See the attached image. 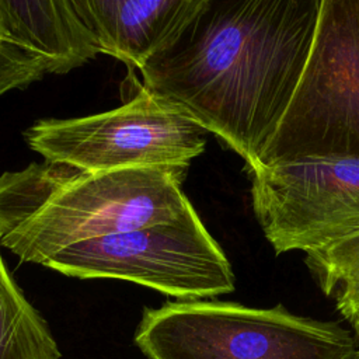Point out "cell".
<instances>
[{"instance_id": "1", "label": "cell", "mask_w": 359, "mask_h": 359, "mask_svg": "<svg viewBox=\"0 0 359 359\" xmlns=\"http://www.w3.org/2000/svg\"><path fill=\"white\" fill-rule=\"evenodd\" d=\"M321 0H205L139 72L254 171L304 70Z\"/></svg>"}, {"instance_id": "2", "label": "cell", "mask_w": 359, "mask_h": 359, "mask_svg": "<svg viewBox=\"0 0 359 359\" xmlns=\"http://www.w3.org/2000/svg\"><path fill=\"white\" fill-rule=\"evenodd\" d=\"M187 170L88 171L32 163L0 175V244L22 262L45 265L81 241L170 222L194 209Z\"/></svg>"}, {"instance_id": "3", "label": "cell", "mask_w": 359, "mask_h": 359, "mask_svg": "<svg viewBox=\"0 0 359 359\" xmlns=\"http://www.w3.org/2000/svg\"><path fill=\"white\" fill-rule=\"evenodd\" d=\"M135 344L147 359H352L355 339L335 321L233 302L146 307Z\"/></svg>"}, {"instance_id": "4", "label": "cell", "mask_w": 359, "mask_h": 359, "mask_svg": "<svg viewBox=\"0 0 359 359\" xmlns=\"http://www.w3.org/2000/svg\"><path fill=\"white\" fill-rule=\"evenodd\" d=\"M307 158H359V0H321L307 63L258 167Z\"/></svg>"}, {"instance_id": "5", "label": "cell", "mask_w": 359, "mask_h": 359, "mask_svg": "<svg viewBox=\"0 0 359 359\" xmlns=\"http://www.w3.org/2000/svg\"><path fill=\"white\" fill-rule=\"evenodd\" d=\"M206 133L181 108L139 86L118 108L83 118L41 119L24 137L45 161L88 171L188 170L203 153Z\"/></svg>"}, {"instance_id": "6", "label": "cell", "mask_w": 359, "mask_h": 359, "mask_svg": "<svg viewBox=\"0 0 359 359\" xmlns=\"http://www.w3.org/2000/svg\"><path fill=\"white\" fill-rule=\"evenodd\" d=\"M45 266L81 279L133 282L180 302L234 290L231 265L195 209L170 222L77 243Z\"/></svg>"}, {"instance_id": "7", "label": "cell", "mask_w": 359, "mask_h": 359, "mask_svg": "<svg viewBox=\"0 0 359 359\" xmlns=\"http://www.w3.org/2000/svg\"><path fill=\"white\" fill-rule=\"evenodd\" d=\"M251 199L275 254L313 251L359 230V158H307L255 168Z\"/></svg>"}, {"instance_id": "8", "label": "cell", "mask_w": 359, "mask_h": 359, "mask_svg": "<svg viewBox=\"0 0 359 359\" xmlns=\"http://www.w3.org/2000/svg\"><path fill=\"white\" fill-rule=\"evenodd\" d=\"M100 53L140 70L201 11L205 0H72Z\"/></svg>"}, {"instance_id": "9", "label": "cell", "mask_w": 359, "mask_h": 359, "mask_svg": "<svg viewBox=\"0 0 359 359\" xmlns=\"http://www.w3.org/2000/svg\"><path fill=\"white\" fill-rule=\"evenodd\" d=\"M0 42L39 57L52 74H65L100 53L72 0H0Z\"/></svg>"}, {"instance_id": "10", "label": "cell", "mask_w": 359, "mask_h": 359, "mask_svg": "<svg viewBox=\"0 0 359 359\" xmlns=\"http://www.w3.org/2000/svg\"><path fill=\"white\" fill-rule=\"evenodd\" d=\"M60 358L46 321L17 286L0 254V359Z\"/></svg>"}, {"instance_id": "11", "label": "cell", "mask_w": 359, "mask_h": 359, "mask_svg": "<svg viewBox=\"0 0 359 359\" xmlns=\"http://www.w3.org/2000/svg\"><path fill=\"white\" fill-rule=\"evenodd\" d=\"M304 264L317 286L335 302L341 317L359 337V230L306 252Z\"/></svg>"}, {"instance_id": "12", "label": "cell", "mask_w": 359, "mask_h": 359, "mask_svg": "<svg viewBox=\"0 0 359 359\" xmlns=\"http://www.w3.org/2000/svg\"><path fill=\"white\" fill-rule=\"evenodd\" d=\"M45 74H48L46 66L39 57L0 42V95L25 88Z\"/></svg>"}, {"instance_id": "13", "label": "cell", "mask_w": 359, "mask_h": 359, "mask_svg": "<svg viewBox=\"0 0 359 359\" xmlns=\"http://www.w3.org/2000/svg\"><path fill=\"white\" fill-rule=\"evenodd\" d=\"M352 359H359V351H356V352H355V355L352 356Z\"/></svg>"}]
</instances>
